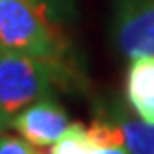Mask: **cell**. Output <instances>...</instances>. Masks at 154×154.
<instances>
[{"label": "cell", "instance_id": "6da1fadb", "mask_svg": "<svg viewBox=\"0 0 154 154\" xmlns=\"http://www.w3.org/2000/svg\"><path fill=\"white\" fill-rule=\"evenodd\" d=\"M62 64L42 58L0 52V132L28 104L46 98L64 78Z\"/></svg>", "mask_w": 154, "mask_h": 154}, {"label": "cell", "instance_id": "7a4b0ae2", "mask_svg": "<svg viewBox=\"0 0 154 154\" xmlns=\"http://www.w3.org/2000/svg\"><path fill=\"white\" fill-rule=\"evenodd\" d=\"M0 52L62 64L66 42L58 26L40 16L26 0H0Z\"/></svg>", "mask_w": 154, "mask_h": 154}, {"label": "cell", "instance_id": "3957f363", "mask_svg": "<svg viewBox=\"0 0 154 154\" xmlns=\"http://www.w3.org/2000/svg\"><path fill=\"white\" fill-rule=\"evenodd\" d=\"M112 36L128 60L154 56V0H114Z\"/></svg>", "mask_w": 154, "mask_h": 154}, {"label": "cell", "instance_id": "277c9868", "mask_svg": "<svg viewBox=\"0 0 154 154\" xmlns=\"http://www.w3.org/2000/svg\"><path fill=\"white\" fill-rule=\"evenodd\" d=\"M66 110L50 98H40L22 108L10 122V128L32 146H52L70 128Z\"/></svg>", "mask_w": 154, "mask_h": 154}, {"label": "cell", "instance_id": "5b68a950", "mask_svg": "<svg viewBox=\"0 0 154 154\" xmlns=\"http://www.w3.org/2000/svg\"><path fill=\"white\" fill-rule=\"evenodd\" d=\"M126 98L138 116L154 122V56L134 58L126 74Z\"/></svg>", "mask_w": 154, "mask_h": 154}, {"label": "cell", "instance_id": "8992f818", "mask_svg": "<svg viewBox=\"0 0 154 154\" xmlns=\"http://www.w3.org/2000/svg\"><path fill=\"white\" fill-rule=\"evenodd\" d=\"M118 136V146L126 154H154V122L130 120L112 122Z\"/></svg>", "mask_w": 154, "mask_h": 154}, {"label": "cell", "instance_id": "52a82bcc", "mask_svg": "<svg viewBox=\"0 0 154 154\" xmlns=\"http://www.w3.org/2000/svg\"><path fill=\"white\" fill-rule=\"evenodd\" d=\"M50 154H102V146H94L82 122H72L68 130L52 144Z\"/></svg>", "mask_w": 154, "mask_h": 154}, {"label": "cell", "instance_id": "ba28073f", "mask_svg": "<svg viewBox=\"0 0 154 154\" xmlns=\"http://www.w3.org/2000/svg\"><path fill=\"white\" fill-rule=\"evenodd\" d=\"M26 2L54 26L68 20L74 10V0H26Z\"/></svg>", "mask_w": 154, "mask_h": 154}, {"label": "cell", "instance_id": "9c48e42d", "mask_svg": "<svg viewBox=\"0 0 154 154\" xmlns=\"http://www.w3.org/2000/svg\"><path fill=\"white\" fill-rule=\"evenodd\" d=\"M32 144H28L22 136L0 132V154H32Z\"/></svg>", "mask_w": 154, "mask_h": 154}, {"label": "cell", "instance_id": "30bf717a", "mask_svg": "<svg viewBox=\"0 0 154 154\" xmlns=\"http://www.w3.org/2000/svg\"><path fill=\"white\" fill-rule=\"evenodd\" d=\"M32 154H40V152H32Z\"/></svg>", "mask_w": 154, "mask_h": 154}]
</instances>
